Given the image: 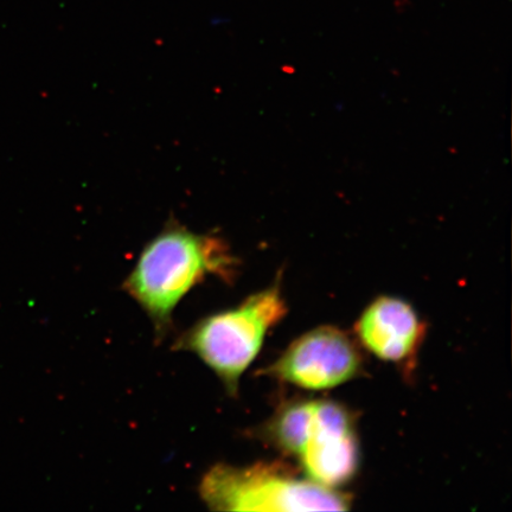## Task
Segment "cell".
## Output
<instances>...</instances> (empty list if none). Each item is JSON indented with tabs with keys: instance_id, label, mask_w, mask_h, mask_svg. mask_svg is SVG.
<instances>
[{
	"instance_id": "6da1fadb",
	"label": "cell",
	"mask_w": 512,
	"mask_h": 512,
	"mask_svg": "<svg viewBox=\"0 0 512 512\" xmlns=\"http://www.w3.org/2000/svg\"><path fill=\"white\" fill-rule=\"evenodd\" d=\"M239 261L219 235L197 234L170 223L140 254L124 290L149 316L155 341L163 342L174 326L181 300L208 277L233 284Z\"/></svg>"
},
{
	"instance_id": "7a4b0ae2",
	"label": "cell",
	"mask_w": 512,
	"mask_h": 512,
	"mask_svg": "<svg viewBox=\"0 0 512 512\" xmlns=\"http://www.w3.org/2000/svg\"><path fill=\"white\" fill-rule=\"evenodd\" d=\"M259 438L293 456L311 482L335 489L355 476L360 447L348 408L330 400L286 403L259 428Z\"/></svg>"
},
{
	"instance_id": "3957f363",
	"label": "cell",
	"mask_w": 512,
	"mask_h": 512,
	"mask_svg": "<svg viewBox=\"0 0 512 512\" xmlns=\"http://www.w3.org/2000/svg\"><path fill=\"white\" fill-rule=\"evenodd\" d=\"M286 313L280 285L275 283L233 309L198 320L176 338L174 350L191 352L200 358L235 398L241 376L259 355L268 331Z\"/></svg>"
},
{
	"instance_id": "277c9868",
	"label": "cell",
	"mask_w": 512,
	"mask_h": 512,
	"mask_svg": "<svg viewBox=\"0 0 512 512\" xmlns=\"http://www.w3.org/2000/svg\"><path fill=\"white\" fill-rule=\"evenodd\" d=\"M200 495L215 511H343L350 503L335 489L300 480L274 463L211 467Z\"/></svg>"
},
{
	"instance_id": "5b68a950",
	"label": "cell",
	"mask_w": 512,
	"mask_h": 512,
	"mask_svg": "<svg viewBox=\"0 0 512 512\" xmlns=\"http://www.w3.org/2000/svg\"><path fill=\"white\" fill-rule=\"evenodd\" d=\"M363 360L350 337L335 326H319L294 341L267 376L309 390L331 389L361 374Z\"/></svg>"
},
{
	"instance_id": "8992f818",
	"label": "cell",
	"mask_w": 512,
	"mask_h": 512,
	"mask_svg": "<svg viewBox=\"0 0 512 512\" xmlns=\"http://www.w3.org/2000/svg\"><path fill=\"white\" fill-rule=\"evenodd\" d=\"M356 334L364 348L380 360L411 362L425 335V325L405 300L380 297L363 311Z\"/></svg>"
}]
</instances>
